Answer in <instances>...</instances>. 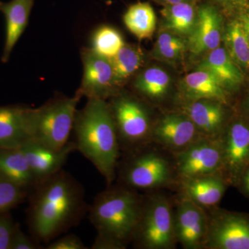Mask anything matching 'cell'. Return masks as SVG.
<instances>
[{
    "label": "cell",
    "mask_w": 249,
    "mask_h": 249,
    "mask_svg": "<svg viewBox=\"0 0 249 249\" xmlns=\"http://www.w3.org/2000/svg\"><path fill=\"white\" fill-rule=\"evenodd\" d=\"M31 191L28 223L33 238L39 243L52 242L88 213L83 186L65 170L39 181Z\"/></svg>",
    "instance_id": "obj_1"
},
{
    "label": "cell",
    "mask_w": 249,
    "mask_h": 249,
    "mask_svg": "<svg viewBox=\"0 0 249 249\" xmlns=\"http://www.w3.org/2000/svg\"><path fill=\"white\" fill-rule=\"evenodd\" d=\"M143 201L135 190L121 184L99 193L88 211L97 232L91 249H125L133 240Z\"/></svg>",
    "instance_id": "obj_2"
},
{
    "label": "cell",
    "mask_w": 249,
    "mask_h": 249,
    "mask_svg": "<svg viewBox=\"0 0 249 249\" xmlns=\"http://www.w3.org/2000/svg\"><path fill=\"white\" fill-rule=\"evenodd\" d=\"M73 131L76 150L91 162L108 186L115 180L121 147L115 123L106 100L90 98L77 110Z\"/></svg>",
    "instance_id": "obj_3"
},
{
    "label": "cell",
    "mask_w": 249,
    "mask_h": 249,
    "mask_svg": "<svg viewBox=\"0 0 249 249\" xmlns=\"http://www.w3.org/2000/svg\"><path fill=\"white\" fill-rule=\"evenodd\" d=\"M81 98L77 92L72 97L58 96L40 107L30 108V141L55 150L65 147L70 142L77 106Z\"/></svg>",
    "instance_id": "obj_4"
},
{
    "label": "cell",
    "mask_w": 249,
    "mask_h": 249,
    "mask_svg": "<svg viewBox=\"0 0 249 249\" xmlns=\"http://www.w3.org/2000/svg\"><path fill=\"white\" fill-rule=\"evenodd\" d=\"M132 242L139 248H175L177 240L174 212L168 198L154 196L144 199L142 214Z\"/></svg>",
    "instance_id": "obj_5"
},
{
    "label": "cell",
    "mask_w": 249,
    "mask_h": 249,
    "mask_svg": "<svg viewBox=\"0 0 249 249\" xmlns=\"http://www.w3.org/2000/svg\"><path fill=\"white\" fill-rule=\"evenodd\" d=\"M108 104L115 123L121 149L129 152L142 148L151 138L153 127L143 105L127 94H116Z\"/></svg>",
    "instance_id": "obj_6"
},
{
    "label": "cell",
    "mask_w": 249,
    "mask_h": 249,
    "mask_svg": "<svg viewBox=\"0 0 249 249\" xmlns=\"http://www.w3.org/2000/svg\"><path fill=\"white\" fill-rule=\"evenodd\" d=\"M130 152L120 171L121 184L133 190L152 189L166 184L172 177L168 160L140 149Z\"/></svg>",
    "instance_id": "obj_7"
},
{
    "label": "cell",
    "mask_w": 249,
    "mask_h": 249,
    "mask_svg": "<svg viewBox=\"0 0 249 249\" xmlns=\"http://www.w3.org/2000/svg\"><path fill=\"white\" fill-rule=\"evenodd\" d=\"M175 155V166L181 179L217 175L222 170V143L219 137H199Z\"/></svg>",
    "instance_id": "obj_8"
},
{
    "label": "cell",
    "mask_w": 249,
    "mask_h": 249,
    "mask_svg": "<svg viewBox=\"0 0 249 249\" xmlns=\"http://www.w3.org/2000/svg\"><path fill=\"white\" fill-rule=\"evenodd\" d=\"M208 215L203 249H249V216L220 210H214Z\"/></svg>",
    "instance_id": "obj_9"
},
{
    "label": "cell",
    "mask_w": 249,
    "mask_h": 249,
    "mask_svg": "<svg viewBox=\"0 0 249 249\" xmlns=\"http://www.w3.org/2000/svg\"><path fill=\"white\" fill-rule=\"evenodd\" d=\"M81 58L83 76L76 92L88 99L106 100L109 96H116L119 87L114 80L110 59L99 55L91 48L82 50Z\"/></svg>",
    "instance_id": "obj_10"
},
{
    "label": "cell",
    "mask_w": 249,
    "mask_h": 249,
    "mask_svg": "<svg viewBox=\"0 0 249 249\" xmlns=\"http://www.w3.org/2000/svg\"><path fill=\"white\" fill-rule=\"evenodd\" d=\"M209 215L204 208L184 196L174 212V227L177 242L184 249L204 247Z\"/></svg>",
    "instance_id": "obj_11"
},
{
    "label": "cell",
    "mask_w": 249,
    "mask_h": 249,
    "mask_svg": "<svg viewBox=\"0 0 249 249\" xmlns=\"http://www.w3.org/2000/svg\"><path fill=\"white\" fill-rule=\"evenodd\" d=\"M203 137L186 114H170L163 116L152 127L151 138L165 148L177 153Z\"/></svg>",
    "instance_id": "obj_12"
},
{
    "label": "cell",
    "mask_w": 249,
    "mask_h": 249,
    "mask_svg": "<svg viewBox=\"0 0 249 249\" xmlns=\"http://www.w3.org/2000/svg\"><path fill=\"white\" fill-rule=\"evenodd\" d=\"M221 139L222 170L230 178H238L249 163V126L243 121H235Z\"/></svg>",
    "instance_id": "obj_13"
},
{
    "label": "cell",
    "mask_w": 249,
    "mask_h": 249,
    "mask_svg": "<svg viewBox=\"0 0 249 249\" xmlns=\"http://www.w3.org/2000/svg\"><path fill=\"white\" fill-rule=\"evenodd\" d=\"M37 183L62 170L69 157L76 150L74 142L60 150L50 148L29 141L20 147Z\"/></svg>",
    "instance_id": "obj_14"
},
{
    "label": "cell",
    "mask_w": 249,
    "mask_h": 249,
    "mask_svg": "<svg viewBox=\"0 0 249 249\" xmlns=\"http://www.w3.org/2000/svg\"><path fill=\"white\" fill-rule=\"evenodd\" d=\"M222 17L211 4H204L196 9L194 28L189 35L188 47L192 53L201 54L219 47L222 37Z\"/></svg>",
    "instance_id": "obj_15"
},
{
    "label": "cell",
    "mask_w": 249,
    "mask_h": 249,
    "mask_svg": "<svg viewBox=\"0 0 249 249\" xmlns=\"http://www.w3.org/2000/svg\"><path fill=\"white\" fill-rule=\"evenodd\" d=\"M30 108L23 106H0V148H20L30 141Z\"/></svg>",
    "instance_id": "obj_16"
},
{
    "label": "cell",
    "mask_w": 249,
    "mask_h": 249,
    "mask_svg": "<svg viewBox=\"0 0 249 249\" xmlns=\"http://www.w3.org/2000/svg\"><path fill=\"white\" fill-rule=\"evenodd\" d=\"M34 0H11L8 2L0 1V12L6 21V36L1 61L6 63L13 49L27 27Z\"/></svg>",
    "instance_id": "obj_17"
},
{
    "label": "cell",
    "mask_w": 249,
    "mask_h": 249,
    "mask_svg": "<svg viewBox=\"0 0 249 249\" xmlns=\"http://www.w3.org/2000/svg\"><path fill=\"white\" fill-rule=\"evenodd\" d=\"M223 104L214 100H196L183 107V114L193 121L203 137H219L225 120Z\"/></svg>",
    "instance_id": "obj_18"
},
{
    "label": "cell",
    "mask_w": 249,
    "mask_h": 249,
    "mask_svg": "<svg viewBox=\"0 0 249 249\" xmlns=\"http://www.w3.org/2000/svg\"><path fill=\"white\" fill-rule=\"evenodd\" d=\"M181 180L185 196L204 209L216 206L225 193L226 183L217 174Z\"/></svg>",
    "instance_id": "obj_19"
},
{
    "label": "cell",
    "mask_w": 249,
    "mask_h": 249,
    "mask_svg": "<svg viewBox=\"0 0 249 249\" xmlns=\"http://www.w3.org/2000/svg\"><path fill=\"white\" fill-rule=\"evenodd\" d=\"M0 177L27 191L37 183L21 148H0Z\"/></svg>",
    "instance_id": "obj_20"
},
{
    "label": "cell",
    "mask_w": 249,
    "mask_h": 249,
    "mask_svg": "<svg viewBox=\"0 0 249 249\" xmlns=\"http://www.w3.org/2000/svg\"><path fill=\"white\" fill-rule=\"evenodd\" d=\"M198 70H205L213 75L226 89L238 88L244 79L238 65L222 47L211 51Z\"/></svg>",
    "instance_id": "obj_21"
},
{
    "label": "cell",
    "mask_w": 249,
    "mask_h": 249,
    "mask_svg": "<svg viewBox=\"0 0 249 249\" xmlns=\"http://www.w3.org/2000/svg\"><path fill=\"white\" fill-rule=\"evenodd\" d=\"M185 95L191 101L200 99H211L227 103V89L219 80L205 70H197L187 75L183 80Z\"/></svg>",
    "instance_id": "obj_22"
},
{
    "label": "cell",
    "mask_w": 249,
    "mask_h": 249,
    "mask_svg": "<svg viewBox=\"0 0 249 249\" xmlns=\"http://www.w3.org/2000/svg\"><path fill=\"white\" fill-rule=\"evenodd\" d=\"M124 25L139 40L150 38L155 32L157 17L151 5L138 2L131 5L124 16Z\"/></svg>",
    "instance_id": "obj_23"
},
{
    "label": "cell",
    "mask_w": 249,
    "mask_h": 249,
    "mask_svg": "<svg viewBox=\"0 0 249 249\" xmlns=\"http://www.w3.org/2000/svg\"><path fill=\"white\" fill-rule=\"evenodd\" d=\"M165 29L179 35H190L196 24V10L193 1L167 5L160 11Z\"/></svg>",
    "instance_id": "obj_24"
},
{
    "label": "cell",
    "mask_w": 249,
    "mask_h": 249,
    "mask_svg": "<svg viewBox=\"0 0 249 249\" xmlns=\"http://www.w3.org/2000/svg\"><path fill=\"white\" fill-rule=\"evenodd\" d=\"M110 60L114 80L119 88L143 65L144 54L138 47L124 45Z\"/></svg>",
    "instance_id": "obj_25"
},
{
    "label": "cell",
    "mask_w": 249,
    "mask_h": 249,
    "mask_svg": "<svg viewBox=\"0 0 249 249\" xmlns=\"http://www.w3.org/2000/svg\"><path fill=\"white\" fill-rule=\"evenodd\" d=\"M170 83V78L166 72L158 67H151L139 75L134 87L143 96L160 99L168 92Z\"/></svg>",
    "instance_id": "obj_26"
},
{
    "label": "cell",
    "mask_w": 249,
    "mask_h": 249,
    "mask_svg": "<svg viewBox=\"0 0 249 249\" xmlns=\"http://www.w3.org/2000/svg\"><path fill=\"white\" fill-rule=\"evenodd\" d=\"M226 50L238 66L249 69V43L237 19L229 23L224 34Z\"/></svg>",
    "instance_id": "obj_27"
},
{
    "label": "cell",
    "mask_w": 249,
    "mask_h": 249,
    "mask_svg": "<svg viewBox=\"0 0 249 249\" xmlns=\"http://www.w3.org/2000/svg\"><path fill=\"white\" fill-rule=\"evenodd\" d=\"M124 45V38L119 31L103 26L93 34L91 49L105 58L111 59Z\"/></svg>",
    "instance_id": "obj_28"
},
{
    "label": "cell",
    "mask_w": 249,
    "mask_h": 249,
    "mask_svg": "<svg viewBox=\"0 0 249 249\" xmlns=\"http://www.w3.org/2000/svg\"><path fill=\"white\" fill-rule=\"evenodd\" d=\"M186 49L184 41L170 33H162L159 36L155 52L160 58L166 60H178Z\"/></svg>",
    "instance_id": "obj_29"
},
{
    "label": "cell",
    "mask_w": 249,
    "mask_h": 249,
    "mask_svg": "<svg viewBox=\"0 0 249 249\" xmlns=\"http://www.w3.org/2000/svg\"><path fill=\"white\" fill-rule=\"evenodd\" d=\"M27 196V191L0 177V213L17 206Z\"/></svg>",
    "instance_id": "obj_30"
},
{
    "label": "cell",
    "mask_w": 249,
    "mask_h": 249,
    "mask_svg": "<svg viewBox=\"0 0 249 249\" xmlns=\"http://www.w3.org/2000/svg\"><path fill=\"white\" fill-rule=\"evenodd\" d=\"M45 249L42 247L39 242H36L34 238H30L26 235L19 229L15 227L14 234L11 239L10 249Z\"/></svg>",
    "instance_id": "obj_31"
},
{
    "label": "cell",
    "mask_w": 249,
    "mask_h": 249,
    "mask_svg": "<svg viewBox=\"0 0 249 249\" xmlns=\"http://www.w3.org/2000/svg\"><path fill=\"white\" fill-rule=\"evenodd\" d=\"M45 249H88L79 237L76 235L64 236L58 240L48 243Z\"/></svg>",
    "instance_id": "obj_32"
},
{
    "label": "cell",
    "mask_w": 249,
    "mask_h": 249,
    "mask_svg": "<svg viewBox=\"0 0 249 249\" xmlns=\"http://www.w3.org/2000/svg\"><path fill=\"white\" fill-rule=\"evenodd\" d=\"M15 227L9 217L0 213V249H10Z\"/></svg>",
    "instance_id": "obj_33"
},
{
    "label": "cell",
    "mask_w": 249,
    "mask_h": 249,
    "mask_svg": "<svg viewBox=\"0 0 249 249\" xmlns=\"http://www.w3.org/2000/svg\"><path fill=\"white\" fill-rule=\"evenodd\" d=\"M237 11L239 12L237 19L240 23L249 43V5Z\"/></svg>",
    "instance_id": "obj_34"
},
{
    "label": "cell",
    "mask_w": 249,
    "mask_h": 249,
    "mask_svg": "<svg viewBox=\"0 0 249 249\" xmlns=\"http://www.w3.org/2000/svg\"><path fill=\"white\" fill-rule=\"evenodd\" d=\"M226 9L238 10L249 5V0H214Z\"/></svg>",
    "instance_id": "obj_35"
},
{
    "label": "cell",
    "mask_w": 249,
    "mask_h": 249,
    "mask_svg": "<svg viewBox=\"0 0 249 249\" xmlns=\"http://www.w3.org/2000/svg\"><path fill=\"white\" fill-rule=\"evenodd\" d=\"M242 186H243L244 191H245V193L249 195V168L246 170L243 178H242Z\"/></svg>",
    "instance_id": "obj_36"
},
{
    "label": "cell",
    "mask_w": 249,
    "mask_h": 249,
    "mask_svg": "<svg viewBox=\"0 0 249 249\" xmlns=\"http://www.w3.org/2000/svg\"><path fill=\"white\" fill-rule=\"evenodd\" d=\"M154 1L163 4V6H167V5L176 4L178 3L184 2V1H193V0H154Z\"/></svg>",
    "instance_id": "obj_37"
}]
</instances>
